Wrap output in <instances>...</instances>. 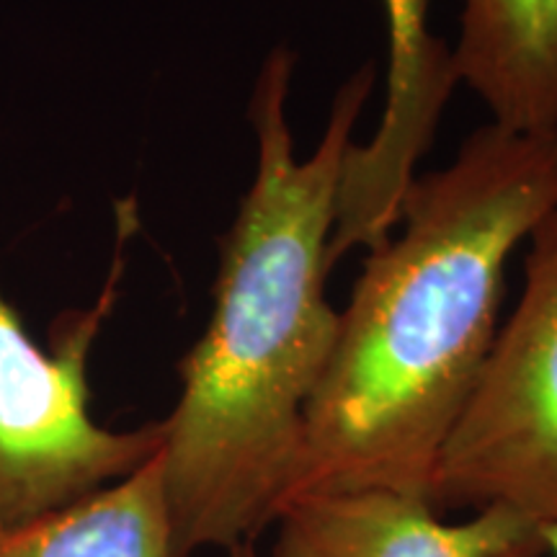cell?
<instances>
[{
	"mask_svg": "<svg viewBox=\"0 0 557 557\" xmlns=\"http://www.w3.org/2000/svg\"><path fill=\"white\" fill-rule=\"evenodd\" d=\"M295 65V52L274 47L256 75L253 181L220 238L212 312L178 361V400L160 421L178 557L256 545L295 496L305 416L338 336L325 295L338 184L377 75L367 62L338 88L318 148L299 158L289 124Z\"/></svg>",
	"mask_w": 557,
	"mask_h": 557,
	"instance_id": "cell-1",
	"label": "cell"
},
{
	"mask_svg": "<svg viewBox=\"0 0 557 557\" xmlns=\"http://www.w3.org/2000/svg\"><path fill=\"white\" fill-rule=\"evenodd\" d=\"M555 207L557 129L487 122L444 169L416 176L338 310L295 496L389 487L429 498L500 329L508 261Z\"/></svg>",
	"mask_w": 557,
	"mask_h": 557,
	"instance_id": "cell-2",
	"label": "cell"
},
{
	"mask_svg": "<svg viewBox=\"0 0 557 557\" xmlns=\"http://www.w3.org/2000/svg\"><path fill=\"white\" fill-rule=\"evenodd\" d=\"M135 199L116 205V246L94 305L70 310L52 344L32 336L0 289V524H16L132 475L163 447V423L109 429L90 410V354L120 299Z\"/></svg>",
	"mask_w": 557,
	"mask_h": 557,
	"instance_id": "cell-3",
	"label": "cell"
},
{
	"mask_svg": "<svg viewBox=\"0 0 557 557\" xmlns=\"http://www.w3.org/2000/svg\"><path fill=\"white\" fill-rule=\"evenodd\" d=\"M527 243L524 289L436 462V513L498 504L557 524V207Z\"/></svg>",
	"mask_w": 557,
	"mask_h": 557,
	"instance_id": "cell-4",
	"label": "cell"
},
{
	"mask_svg": "<svg viewBox=\"0 0 557 557\" xmlns=\"http://www.w3.org/2000/svg\"><path fill=\"white\" fill-rule=\"evenodd\" d=\"M387 21V88L382 122L369 143L346 152L331 261L377 248L398 225L418 163L434 143L457 75L451 47L429 29L431 0H380Z\"/></svg>",
	"mask_w": 557,
	"mask_h": 557,
	"instance_id": "cell-5",
	"label": "cell"
},
{
	"mask_svg": "<svg viewBox=\"0 0 557 557\" xmlns=\"http://www.w3.org/2000/svg\"><path fill=\"white\" fill-rule=\"evenodd\" d=\"M274 524V557H547L542 524L513 508L447 524L429 498L389 487L302 493Z\"/></svg>",
	"mask_w": 557,
	"mask_h": 557,
	"instance_id": "cell-6",
	"label": "cell"
},
{
	"mask_svg": "<svg viewBox=\"0 0 557 557\" xmlns=\"http://www.w3.org/2000/svg\"><path fill=\"white\" fill-rule=\"evenodd\" d=\"M451 65L491 124L557 129V0H462Z\"/></svg>",
	"mask_w": 557,
	"mask_h": 557,
	"instance_id": "cell-7",
	"label": "cell"
},
{
	"mask_svg": "<svg viewBox=\"0 0 557 557\" xmlns=\"http://www.w3.org/2000/svg\"><path fill=\"white\" fill-rule=\"evenodd\" d=\"M0 557H178L160 457L75 504L0 524Z\"/></svg>",
	"mask_w": 557,
	"mask_h": 557,
	"instance_id": "cell-8",
	"label": "cell"
},
{
	"mask_svg": "<svg viewBox=\"0 0 557 557\" xmlns=\"http://www.w3.org/2000/svg\"><path fill=\"white\" fill-rule=\"evenodd\" d=\"M227 557H263V555H259V549H256L253 542H243V545L230 547Z\"/></svg>",
	"mask_w": 557,
	"mask_h": 557,
	"instance_id": "cell-9",
	"label": "cell"
},
{
	"mask_svg": "<svg viewBox=\"0 0 557 557\" xmlns=\"http://www.w3.org/2000/svg\"><path fill=\"white\" fill-rule=\"evenodd\" d=\"M542 534H545L547 555L557 557V524H545V527H542Z\"/></svg>",
	"mask_w": 557,
	"mask_h": 557,
	"instance_id": "cell-10",
	"label": "cell"
}]
</instances>
